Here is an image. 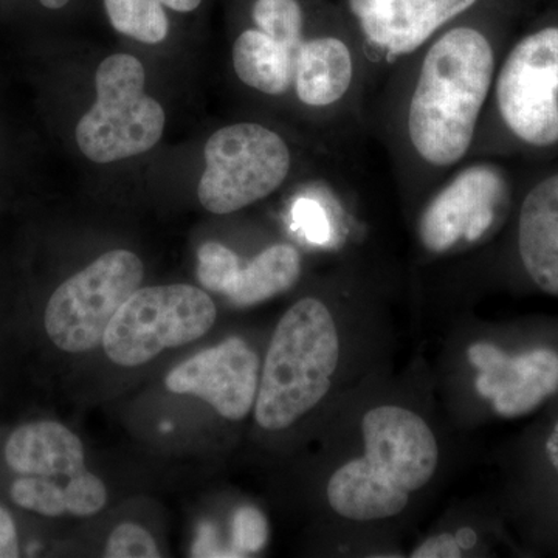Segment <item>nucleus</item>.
Here are the masks:
<instances>
[{
	"mask_svg": "<svg viewBox=\"0 0 558 558\" xmlns=\"http://www.w3.org/2000/svg\"><path fill=\"white\" fill-rule=\"evenodd\" d=\"M502 50L486 25L458 21L396 65L368 109L392 174L410 199L425 197L472 159Z\"/></svg>",
	"mask_w": 558,
	"mask_h": 558,
	"instance_id": "f257e3e1",
	"label": "nucleus"
},
{
	"mask_svg": "<svg viewBox=\"0 0 558 558\" xmlns=\"http://www.w3.org/2000/svg\"><path fill=\"white\" fill-rule=\"evenodd\" d=\"M362 435L365 454L330 476L326 492L330 508L348 520L391 519L435 475L438 442L424 418L396 405L369 410L363 416Z\"/></svg>",
	"mask_w": 558,
	"mask_h": 558,
	"instance_id": "f03ea898",
	"label": "nucleus"
},
{
	"mask_svg": "<svg viewBox=\"0 0 558 558\" xmlns=\"http://www.w3.org/2000/svg\"><path fill=\"white\" fill-rule=\"evenodd\" d=\"M340 340L323 301L300 300L279 319L271 337L255 418L269 432L289 428L328 395L339 365Z\"/></svg>",
	"mask_w": 558,
	"mask_h": 558,
	"instance_id": "7ed1b4c3",
	"label": "nucleus"
},
{
	"mask_svg": "<svg viewBox=\"0 0 558 558\" xmlns=\"http://www.w3.org/2000/svg\"><path fill=\"white\" fill-rule=\"evenodd\" d=\"M502 137L529 149L558 145V25L527 33L502 53L472 159L490 156Z\"/></svg>",
	"mask_w": 558,
	"mask_h": 558,
	"instance_id": "20e7f679",
	"label": "nucleus"
},
{
	"mask_svg": "<svg viewBox=\"0 0 558 558\" xmlns=\"http://www.w3.org/2000/svg\"><path fill=\"white\" fill-rule=\"evenodd\" d=\"M142 62L117 53L98 65L97 101L76 124L81 153L95 163H112L148 153L160 142L165 110L145 92Z\"/></svg>",
	"mask_w": 558,
	"mask_h": 558,
	"instance_id": "39448f33",
	"label": "nucleus"
},
{
	"mask_svg": "<svg viewBox=\"0 0 558 558\" xmlns=\"http://www.w3.org/2000/svg\"><path fill=\"white\" fill-rule=\"evenodd\" d=\"M197 196L205 209L230 215L266 199L284 185L293 167L288 140L260 123L216 131L205 145Z\"/></svg>",
	"mask_w": 558,
	"mask_h": 558,
	"instance_id": "423d86ee",
	"label": "nucleus"
},
{
	"mask_svg": "<svg viewBox=\"0 0 558 558\" xmlns=\"http://www.w3.org/2000/svg\"><path fill=\"white\" fill-rule=\"evenodd\" d=\"M216 317L218 311L208 293L194 286L138 289L110 322L102 348L110 362L134 368L165 349L202 339Z\"/></svg>",
	"mask_w": 558,
	"mask_h": 558,
	"instance_id": "0eeeda50",
	"label": "nucleus"
},
{
	"mask_svg": "<svg viewBox=\"0 0 558 558\" xmlns=\"http://www.w3.org/2000/svg\"><path fill=\"white\" fill-rule=\"evenodd\" d=\"M145 267L130 250H112L54 290L44 326L54 347L83 354L102 344L106 330L132 293L140 289Z\"/></svg>",
	"mask_w": 558,
	"mask_h": 558,
	"instance_id": "6e6552de",
	"label": "nucleus"
},
{
	"mask_svg": "<svg viewBox=\"0 0 558 558\" xmlns=\"http://www.w3.org/2000/svg\"><path fill=\"white\" fill-rule=\"evenodd\" d=\"M506 171L494 161L470 159L451 171L418 211L417 238L429 255L478 244L505 218L510 204Z\"/></svg>",
	"mask_w": 558,
	"mask_h": 558,
	"instance_id": "1a4fd4ad",
	"label": "nucleus"
},
{
	"mask_svg": "<svg viewBox=\"0 0 558 558\" xmlns=\"http://www.w3.org/2000/svg\"><path fill=\"white\" fill-rule=\"evenodd\" d=\"M481 0H347L351 25L366 69L371 92L396 65L454 22L472 14Z\"/></svg>",
	"mask_w": 558,
	"mask_h": 558,
	"instance_id": "9d476101",
	"label": "nucleus"
},
{
	"mask_svg": "<svg viewBox=\"0 0 558 558\" xmlns=\"http://www.w3.org/2000/svg\"><path fill=\"white\" fill-rule=\"evenodd\" d=\"M165 385L174 395L205 400L229 421H242L258 396V354L234 337L183 362L168 374Z\"/></svg>",
	"mask_w": 558,
	"mask_h": 558,
	"instance_id": "9b49d317",
	"label": "nucleus"
},
{
	"mask_svg": "<svg viewBox=\"0 0 558 558\" xmlns=\"http://www.w3.org/2000/svg\"><path fill=\"white\" fill-rule=\"evenodd\" d=\"M469 360L480 371L476 389L501 417L526 416L558 391V352L531 349L512 355L495 344L475 343Z\"/></svg>",
	"mask_w": 558,
	"mask_h": 558,
	"instance_id": "f8f14e48",
	"label": "nucleus"
},
{
	"mask_svg": "<svg viewBox=\"0 0 558 558\" xmlns=\"http://www.w3.org/2000/svg\"><path fill=\"white\" fill-rule=\"evenodd\" d=\"M517 245L527 277L558 299V172L538 180L521 202Z\"/></svg>",
	"mask_w": 558,
	"mask_h": 558,
	"instance_id": "ddd939ff",
	"label": "nucleus"
},
{
	"mask_svg": "<svg viewBox=\"0 0 558 558\" xmlns=\"http://www.w3.org/2000/svg\"><path fill=\"white\" fill-rule=\"evenodd\" d=\"M3 457L11 472L20 476L62 481L86 469L83 442L72 429L54 421L32 422L14 429Z\"/></svg>",
	"mask_w": 558,
	"mask_h": 558,
	"instance_id": "4468645a",
	"label": "nucleus"
},
{
	"mask_svg": "<svg viewBox=\"0 0 558 558\" xmlns=\"http://www.w3.org/2000/svg\"><path fill=\"white\" fill-rule=\"evenodd\" d=\"M233 68L248 89L267 98L289 97L295 89V64L281 44L250 27L233 44Z\"/></svg>",
	"mask_w": 558,
	"mask_h": 558,
	"instance_id": "2eb2a0df",
	"label": "nucleus"
},
{
	"mask_svg": "<svg viewBox=\"0 0 558 558\" xmlns=\"http://www.w3.org/2000/svg\"><path fill=\"white\" fill-rule=\"evenodd\" d=\"M301 277V255L290 244H275L242 266L240 278L229 300L247 307L288 292Z\"/></svg>",
	"mask_w": 558,
	"mask_h": 558,
	"instance_id": "dca6fc26",
	"label": "nucleus"
},
{
	"mask_svg": "<svg viewBox=\"0 0 558 558\" xmlns=\"http://www.w3.org/2000/svg\"><path fill=\"white\" fill-rule=\"evenodd\" d=\"M253 27L266 33L284 47L296 65L307 40L317 33L310 31V16L301 0H253L250 9Z\"/></svg>",
	"mask_w": 558,
	"mask_h": 558,
	"instance_id": "f3484780",
	"label": "nucleus"
},
{
	"mask_svg": "<svg viewBox=\"0 0 558 558\" xmlns=\"http://www.w3.org/2000/svg\"><path fill=\"white\" fill-rule=\"evenodd\" d=\"M110 25L121 35L138 43H163L170 33V20L160 0H105Z\"/></svg>",
	"mask_w": 558,
	"mask_h": 558,
	"instance_id": "a211bd4d",
	"label": "nucleus"
},
{
	"mask_svg": "<svg viewBox=\"0 0 558 558\" xmlns=\"http://www.w3.org/2000/svg\"><path fill=\"white\" fill-rule=\"evenodd\" d=\"M241 270L240 256L219 242H205L197 252V278L209 292L230 296Z\"/></svg>",
	"mask_w": 558,
	"mask_h": 558,
	"instance_id": "6ab92c4d",
	"label": "nucleus"
},
{
	"mask_svg": "<svg viewBox=\"0 0 558 558\" xmlns=\"http://www.w3.org/2000/svg\"><path fill=\"white\" fill-rule=\"evenodd\" d=\"M10 497L20 508L43 517H62L65 508L64 486L39 476H20L10 487Z\"/></svg>",
	"mask_w": 558,
	"mask_h": 558,
	"instance_id": "aec40b11",
	"label": "nucleus"
},
{
	"mask_svg": "<svg viewBox=\"0 0 558 558\" xmlns=\"http://www.w3.org/2000/svg\"><path fill=\"white\" fill-rule=\"evenodd\" d=\"M65 508L69 515L92 517L100 512L108 502V488L89 470H81L73 475L64 487Z\"/></svg>",
	"mask_w": 558,
	"mask_h": 558,
	"instance_id": "412c9836",
	"label": "nucleus"
},
{
	"mask_svg": "<svg viewBox=\"0 0 558 558\" xmlns=\"http://www.w3.org/2000/svg\"><path fill=\"white\" fill-rule=\"evenodd\" d=\"M108 558H159L160 553L153 535L138 524H121L106 543Z\"/></svg>",
	"mask_w": 558,
	"mask_h": 558,
	"instance_id": "4be33fe9",
	"label": "nucleus"
},
{
	"mask_svg": "<svg viewBox=\"0 0 558 558\" xmlns=\"http://www.w3.org/2000/svg\"><path fill=\"white\" fill-rule=\"evenodd\" d=\"M267 521L263 513L255 508H242L238 510L233 520V538L238 549L244 553H256L266 545Z\"/></svg>",
	"mask_w": 558,
	"mask_h": 558,
	"instance_id": "5701e85b",
	"label": "nucleus"
},
{
	"mask_svg": "<svg viewBox=\"0 0 558 558\" xmlns=\"http://www.w3.org/2000/svg\"><path fill=\"white\" fill-rule=\"evenodd\" d=\"M293 220L307 240L326 244L330 240V226L326 209L314 199H300L293 207Z\"/></svg>",
	"mask_w": 558,
	"mask_h": 558,
	"instance_id": "b1692460",
	"label": "nucleus"
},
{
	"mask_svg": "<svg viewBox=\"0 0 558 558\" xmlns=\"http://www.w3.org/2000/svg\"><path fill=\"white\" fill-rule=\"evenodd\" d=\"M462 556L461 539L442 534L427 539L413 553V558H457Z\"/></svg>",
	"mask_w": 558,
	"mask_h": 558,
	"instance_id": "393cba45",
	"label": "nucleus"
},
{
	"mask_svg": "<svg viewBox=\"0 0 558 558\" xmlns=\"http://www.w3.org/2000/svg\"><path fill=\"white\" fill-rule=\"evenodd\" d=\"M20 535L9 510L0 508V558L20 557Z\"/></svg>",
	"mask_w": 558,
	"mask_h": 558,
	"instance_id": "a878e982",
	"label": "nucleus"
},
{
	"mask_svg": "<svg viewBox=\"0 0 558 558\" xmlns=\"http://www.w3.org/2000/svg\"><path fill=\"white\" fill-rule=\"evenodd\" d=\"M546 454H548L550 465H553L558 473V421L557 424L554 425L548 440H546Z\"/></svg>",
	"mask_w": 558,
	"mask_h": 558,
	"instance_id": "bb28decb",
	"label": "nucleus"
},
{
	"mask_svg": "<svg viewBox=\"0 0 558 558\" xmlns=\"http://www.w3.org/2000/svg\"><path fill=\"white\" fill-rule=\"evenodd\" d=\"M160 2L178 13H191V11L199 9L202 0H160Z\"/></svg>",
	"mask_w": 558,
	"mask_h": 558,
	"instance_id": "cd10ccee",
	"label": "nucleus"
},
{
	"mask_svg": "<svg viewBox=\"0 0 558 558\" xmlns=\"http://www.w3.org/2000/svg\"><path fill=\"white\" fill-rule=\"evenodd\" d=\"M70 0H39L40 5L47 10H61L64 9Z\"/></svg>",
	"mask_w": 558,
	"mask_h": 558,
	"instance_id": "c85d7f7f",
	"label": "nucleus"
}]
</instances>
